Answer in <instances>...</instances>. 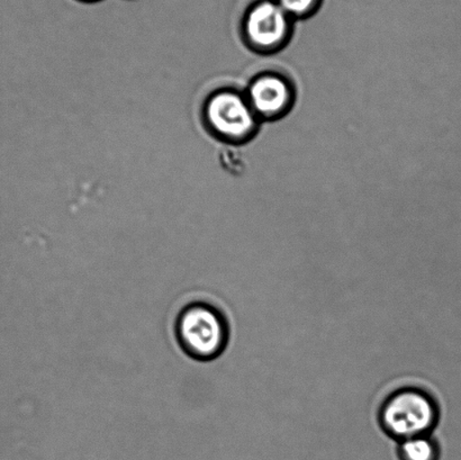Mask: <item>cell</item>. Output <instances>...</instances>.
<instances>
[{
    "label": "cell",
    "instance_id": "cell-1",
    "mask_svg": "<svg viewBox=\"0 0 461 460\" xmlns=\"http://www.w3.org/2000/svg\"><path fill=\"white\" fill-rule=\"evenodd\" d=\"M176 336L179 346L189 357L200 362H211L227 348V319L215 306L195 302L180 311L176 322Z\"/></svg>",
    "mask_w": 461,
    "mask_h": 460
},
{
    "label": "cell",
    "instance_id": "cell-2",
    "mask_svg": "<svg viewBox=\"0 0 461 460\" xmlns=\"http://www.w3.org/2000/svg\"><path fill=\"white\" fill-rule=\"evenodd\" d=\"M439 419V409L428 392L403 387L388 396L379 410L383 429L396 440L430 435Z\"/></svg>",
    "mask_w": 461,
    "mask_h": 460
},
{
    "label": "cell",
    "instance_id": "cell-3",
    "mask_svg": "<svg viewBox=\"0 0 461 460\" xmlns=\"http://www.w3.org/2000/svg\"><path fill=\"white\" fill-rule=\"evenodd\" d=\"M205 119L218 137L233 143L250 140L260 123L246 95L230 89L219 90L207 99Z\"/></svg>",
    "mask_w": 461,
    "mask_h": 460
},
{
    "label": "cell",
    "instance_id": "cell-4",
    "mask_svg": "<svg viewBox=\"0 0 461 460\" xmlns=\"http://www.w3.org/2000/svg\"><path fill=\"white\" fill-rule=\"evenodd\" d=\"M291 31V17L277 2L270 0L256 4L243 21L247 44L260 53L279 51L287 44Z\"/></svg>",
    "mask_w": 461,
    "mask_h": 460
},
{
    "label": "cell",
    "instance_id": "cell-5",
    "mask_svg": "<svg viewBox=\"0 0 461 460\" xmlns=\"http://www.w3.org/2000/svg\"><path fill=\"white\" fill-rule=\"evenodd\" d=\"M260 121H275L287 114L295 101V90L286 77L276 72L257 76L246 94Z\"/></svg>",
    "mask_w": 461,
    "mask_h": 460
},
{
    "label": "cell",
    "instance_id": "cell-6",
    "mask_svg": "<svg viewBox=\"0 0 461 460\" xmlns=\"http://www.w3.org/2000/svg\"><path fill=\"white\" fill-rule=\"evenodd\" d=\"M400 460H438L439 448L435 440L429 435L412 437L400 441Z\"/></svg>",
    "mask_w": 461,
    "mask_h": 460
},
{
    "label": "cell",
    "instance_id": "cell-7",
    "mask_svg": "<svg viewBox=\"0 0 461 460\" xmlns=\"http://www.w3.org/2000/svg\"><path fill=\"white\" fill-rule=\"evenodd\" d=\"M289 17H305L314 11L319 0H276Z\"/></svg>",
    "mask_w": 461,
    "mask_h": 460
},
{
    "label": "cell",
    "instance_id": "cell-8",
    "mask_svg": "<svg viewBox=\"0 0 461 460\" xmlns=\"http://www.w3.org/2000/svg\"><path fill=\"white\" fill-rule=\"evenodd\" d=\"M85 2H95V0H85Z\"/></svg>",
    "mask_w": 461,
    "mask_h": 460
}]
</instances>
